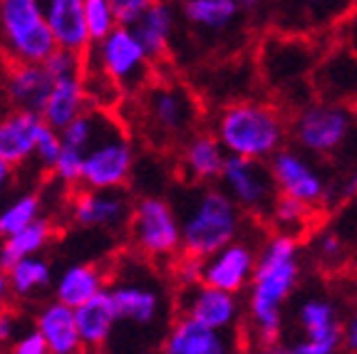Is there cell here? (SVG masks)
I'll list each match as a JSON object with an SVG mask.
<instances>
[{
	"label": "cell",
	"mask_w": 357,
	"mask_h": 354,
	"mask_svg": "<svg viewBox=\"0 0 357 354\" xmlns=\"http://www.w3.org/2000/svg\"><path fill=\"white\" fill-rule=\"evenodd\" d=\"M84 20H87L92 43L109 35L122 22L112 0H84Z\"/></svg>",
	"instance_id": "cell-32"
},
{
	"label": "cell",
	"mask_w": 357,
	"mask_h": 354,
	"mask_svg": "<svg viewBox=\"0 0 357 354\" xmlns=\"http://www.w3.org/2000/svg\"><path fill=\"white\" fill-rule=\"evenodd\" d=\"M40 210H43V201L38 194H22L13 199L6 208L0 210V238H8L28 223L38 221Z\"/></svg>",
	"instance_id": "cell-30"
},
{
	"label": "cell",
	"mask_w": 357,
	"mask_h": 354,
	"mask_svg": "<svg viewBox=\"0 0 357 354\" xmlns=\"http://www.w3.org/2000/svg\"><path fill=\"white\" fill-rule=\"evenodd\" d=\"M45 20L50 25L57 47L75 52H87L92 45L87 20H84V0H43Z\"/></svg>",
	"instance_id": "cell-20"
},
{
	"label": "cell",
	"mask_w": 357,
	"mask_h": 354,
	"mask_svg": "<svg viewBox=\"0 0 357 354\" xmlns=\"http://www.w3.org/2000/svg\"><path fill=\"white\" fill-rule=\"evenodd\" d=\"M271 171H273L275 186H278L280 194L293 196V199L303 201L310 208L325 203L330 188L325 176L320 174V169H315L310 164L305 154L296 149H280L271 156Z\"/></svg>",
	"instance_id": "cell-13"
},
{
	"label": "cell",
	"mask_w": 357,
	"mask_h": 354,
	"mask_svg": "<svg viewBox=\"0 0 357 354\" xmlns=\"http://www.w3.org/2000/svg\"><path fill=\"white\" fill-rule=\"evenodd\" d=\"M52 75L45 70L43 62H17L8 70L6 97L13 109L43 111L47 94L52 89Z\"/></svg>",
	"instance_id": "cell-19"
},
{
	"label": "cell",
	"mask_w": 357,
	"mask_h": 354,
	"mask_svg": "<svg viewBox=\"0 0 357 354\" xmlns=\"http://www.w3.org/2000/svg\"><path fill=\"white\" fill-rule=\"evenodd\" d=\"M52 240V223L47 218L40 216L38 221L28 223L17 233L0 238V253H3V268L13 266V263L30 258V255H40Z\"/></svg>",
	"instance_id": "cell-29"
},
{
	"label": "cell",
	"mask_w": 357,
	"mask_h": 354,
	"mask_svg": "<svg viewBox=\"0 0 357 354\" xmlns=\"http://www.w3.org/2000/svg\"><path fill=\"white\" fill-rule=\"evenodd\" d=\"M258 266V248H253L248 240H231L213 255L204 258V272L201 282L213 288L229 290V293H243L251 285Z\"/></svg>",
	"instance_id": "cell-15"
},
{
	"label": "cell",
	"mask_w": 357,
	"mask_h": 354,
	"mask_svg": "<svg viewBox=\"0 0 357 354\" xmlns=\"http://www.w3.org/2000/svg\"><path fill=\"white\" fill-rule=\"evenodd\" d=\"M134 203L122 188H84L73 199L70 213L79 228L89 231H127Z\"/></svg>",
	"instance_id": "cell-12"
},
{
	"label": "cell",
	"mask_w": 357,
	"mask_h": 354,
	"mask_svg": "<svg viewBox=\"0 0 357 354\" xmlns=\"http://www.w3.org/2000/svg\"><path fill=\"white\" fill-rule=\"evenodd\" d=\"M13 164H8L3 156H0V196H3V191H6L8 186H10V181H13Z\"/></svg>",
	"instance_id": "cell-43"
},
{
	"label": "cell",
	"mask_w": 357,
	"mask_h": 354,
	"mask_svg": "<svg viewBox=\"0 0 357 354\" xmlns=\"http://www.w3.org/2000/svg\"><path fill=\"white\" fill-rule=\"evenodd\" d=\"M82 171H84V151L75 149V146L62 144V151L57 156L55 167H52V176L62 186H82Z\"/></svg>",
	"instance_id": "cell-33"
},
{
	"label": "cell",
	"mask_w": 357,
	"mask_h": 354,
	"mask_svg": "<svg viewBox=\"0 0 357 354\" xmlns=\"http://www.w3.org/2000/svg\"><path fill=\"white\" fill-rule=\"evenodd\" d=\"M201 272H204V258H196V255H186L181 261H176L174 266V275H176L178 285H194L201 282Z\"/></svg>",
	"instance_id": "cell-38"
},
{
	"label": "cell",
	"mask_w": 357,
	"mask_h": 354,
	"mask_svg": "<svg viewBox=\"0 0 357 354\" xmlns=\"http://www.w3.org/2000/svg\"><path fill=\"white\" fill-rule=\"evenodd\" d=\"M89 97L87 87H84V75H75V77H60L52 82V89L47 94V102L43 107V119L57 132L65 129L67 124L77 119L79 114L87 111Z\"/></svg>",
	"instance_id": "cell-25"
},
{
	"label": "cell",
	"mask_w": 357,
	"mask_h": 354,
	"mask_svg": "<svg viewBox=\"0 0 357 354\" xmlns=\"http://www.w3.org/2000/svg\"><path fill=\"white\" fill-rule=\"evenodd\" d=\"M60 151H62L60 132L45 122L43 132H40V137H38V144H35V156H33V159L40 164V169H47V171H52V167H55V161H57V156H60Z\"/></svg>",
	"instance_id": "cell-35"
},
{
	"label": "cell",
	"mask_w": 357,
	"mask_h": 354,
	"mask_svg": "<svg viewBox=\"0 0 357 354\" xmlns=\"http://www.w3.org/2000/svg\"><path fill=\"white\" fill-rule=\"evenodd\" d=\"M35 327L43 332L50 354H77L82 352V337L77 330L75 307H70L62 300H52L40 307L35 317Z\"/></svg>",
	"instance_id": "cell-21"
},
{
	"label": "cell",
	"mask_w": 357,
	"mask_h": 354,
	"mask_svg": "<svg viewBox=\"0 0 357 354\" xmlns=\"http://www.w3.org/2000/svg\"><path fill=\"white\" fill-rule=\"evenodd\" d=\"M107 288V272L100 266H89V263H75L67 266L65 270L57 275L55 285H52V295L70 307H79L87 302L89 298H95L97 293Z\"/></svg>",
	"instance_id": "cell-26"
},
{
	"label": "cell",
	"mask_w": 357,
	"mask_h": 354,
	"mask_svg": "<svg viewBox=\"0 0 357 354\" xmlns=\"http://www.w3.org/2000/svg\"><path fill=\"white\" fill-rule=\"evenodd\" d=\"M350 109H352V114H355V119H357V97H355V102H352Z\"/></svg>",
	"instance_id": "cell-46"
},
{
	"label": "cell",
	"mask_w": 357,
	"mask_h": 354,
	"mask_svg": "<svg viewBox=\"0 0 357 354\" xmlns=\"http://www.w3.org/2000/svg\"><path fill=\"white\" fill-rule=\"evenodd\" d=\"M0 268H3V253H0Z\"/></svg>",
	"instance_id": "cell-47"
},
{
	"label": "cell",
	"mask_w": 357,
	"mask_h": 354,
	"mask_svg": "<svg viewBox=\"0 0 357 354\" xmlns=\"http://www.w3.org/2000/svg\"><path fill=\"white\" fill-rule=\"evenodd\" d=\"M45 127L43 114L25 109H13L6 116H0V156L20 167L35 156V144Z\"/></svg>",
	"instance_id": "cell-18"
},
{
	"label": "cell",
	"mask_w": 357,
	"mask_h": 354,
	"mask_svg": "<svg viewBox=\"0 0 357 354\" xmlns=\"http://www.w3.org/2000/svg\"><path fill=\"white\" fill-rule=\"evenodd\" d=\"M234 342L236 332H223L189 315H178L164 334L162 349L167 354H226L236 349Z\"/></svg>",
	"instance_id": "cell-16"
},
{
	"label": "cell",
	"mask_w": 357,
	"mask_h": 354,
	"mask_svg": "<svg viewBox=\"0 0 357 354\" xmlns=\"http://www.w3.org/2000/svg\"><path fill=\"white\" fill-rule=\"evenodd\" d=\"M114 3V8H117V15L122 22H132L134 17L139 15L142 10H144L146 6H149L151 0H112Z\"/></svg>",
	"instance_id": "cell-40"
},
{
	"label": "cell",
	"mask_w": 357,
	"mask_h": 354,
	"mask_svg": "<svg viewBox=\"0 0 357 354\" xmlns=\"http://www.w3.org/2000/svg\"><path fill=\"white\" fill-rule=\"evenodd\" d=\"M345 347L350 349V352H357V312L345 325Z\"/></svg>",
	"instance_id": "cell-42"
},
{
	"label": "cell",
	"mask_w": 357,
	"mask_h": 354,
	"mask_svg": "<svg viewBox=\"0 0 357 354\" xmlns=\"http://www.w3.org/2000/svg\"><path fill=\"white\" fill-rule=\"evenodd\" d=\"M340 196H342V199H352V196H357V171L352 174V176L347 178L345 183H342Z\"/></svg>",
	"instance_id": "cell-44"
},
{
	"label": "cell",
	"mask_w": 357,
	"mask_h": 354,
	"mask_svg": "<svg viewBox=\"0 0 357 354\" xmlns=\"http://www.w3.org/2000/svg\"><path fill=\"white\" fill-rule=\"evenodd\" d=\"M134 156L132 139L124 134L112 116L105 114L97 132L95 141L84 151V188H124L134 174Z\"/></svg>",
	"instance_id": "cell-7"
},
{
	"label": "cell",
	"mask_w": 357,
	"mask_h": 354,
	"mask_svg": "<svg viewBox=\"0 0 357 354\" xmlns=\"http://www.w3.org/2000/svg\"><path fill=\"white\" fill-rule=\"evenodd\" d=\"M181 253L208 258L231 240L241 238L243 208L223 188H201L178 213Z\"/></svg>",
	"instance_id": "cell-2"
},
{
	"label": "cell",
	"mask_w": 357,
	"mask_h": 354,
	"mask_svg": "<svg viewBox=\"0 0 357 354\" xmlns=\"http://www.w3.org/2000/svg\"><path fill=\"white\" fill-rule=\"evenodd\" d=\"M57 47L43 0H0V50L17 62H45Z\"/></svg>",
	"instance_id": "cell-5"
},
{
	"label": "cell",
	"mask_w": 357,
	"mask_h": 354,
	"mask_svg": "<svg viewBox=\"0 0 357 354\" xmlns=\"http://www.w3.org/2000/svg\"><path fill=\"white\" fill-rule=\"evenodd\" d=\"M315 253H318V261L325 266H337L342 258V240L335 233H323L315 238Z\"/></svg>",
	"instance_id": "cell-37"
},
{
	"label": "cell",
	"mask_w": 357,
	"mask_h": 354,
	"mask_svg": "<svg viewBox=\"0 0 357 354\" xmlns=\"http://www.w3.org/2000/svg\"><path fill=\"white\" fill-rule=\"evenodd\" d=\"M301 277L298 238L275 233L258 250V266L248 285V325L258 347L275 349L283 332V305Z\"/></svg>",
	"instance_id": "cell-1"
},
{
	"label": "cell",
	"mask_w": 357,
	"mask_h": 354,
	"mask_svg": "<svg viewBox=\"0 0 357 354\" xmlns=\"http://www.w3.org/2000/svg\"><path fill=\"white\" fill-rule=\"evenodd\" d=\"M305 3H320V0H305Z\"/></svg>",
	"instance_id": "cell-48"
},
{
	"label": "cell",
	"mask_w": 357,
	"mask_h": 354,
	"mask_svg": "<svg viewBox=\"0 0 357 354\" xmlns=\"http://www.w3.org/2000/svg\"><path fill=\"white\" fill-rule=\"evenodd\" d=\"M261 3H263V0H238V6L245 8V10H251V8L261 6Z\"/></svg>",
	"instance_id": "cell-45"
},
{
	"label": "cell",
	"mask_w": 357,
	"mask_h": 354,
	"mask_svg": "<svg viewBox=\"0 0 357 354\" xmlns=\"http://www.w3.org/2000/svg\"><path fill=\"white\" fill-rule=\"evenodd\" d=\"M10 352H15V354H50V349H47V342H45L43 332H40L38 327H30V330L17 334L15 342L10 344Z\"/></svg>",
	"instance_id": "cell-36"
},
{
	"label": "cell",
	"mask_w": 357,
	"mask_h": 354,
	"mask_svg": "<svg viewBox=\"0 0 357 354\" xmlns=\"http://www.w3.org/2000/svg\"><path fill=\"white\" fill-rule=\"evenodd\" d=\"M15 337H17L15 315L3 310L0 312V352H3V349H10V344L15 342Z\"/></svg>",
	"instance_id": "cell-39"
},
{
	"label": "cell",
	"mask_w": 357,
	"mask_h": 354,
	"mask_svg": "<svg viewBox=\"0 0 357 354\" xmlns=\"http://www.w3.org/2000/svg\"><path fill=\"white\" fill-rule=\"evenodd\" d=\"M45 70L52 75V79L60 77H75V75H84V52L67 50V47H55L50 55L45 57Z\"/></svg>",
	"instance_id": "cell-34"
},
{
	"label": "cell",
	"mask_w": 357,
	"mask_h": 354,
	"mask_svg": "<svg viewBox=\"0 0 357 354\" xmlns=\"http://www.w3.org/2000/svg\"><path fill=\"white\" fill-rule=\"evenodd\" d=\"M229 151L223 149L216 134H191L181 151V169L194 183H208L221 178Z\"/></svg>",
	"instance_id": "cell-22"
},
{
	"label": "cell",
	"mask_w": 357,
	"mask_h": 354,
	"mask_svg": "<svg viewBox=\"0 0 357 354\" xmlns=\"http://www.w3.org/2000/svg\"><path fill=\"white\" fill-rule=\"evenodd\" d=\"M298 320H301L305 339L318 342L325 354L345 347V325L337 320V310L333 307V302L323 298L305 300L298 310Z\"/></svg>",
	"instance_id": "cell-23"
},
{
	"label": "cell",
	"mask_w": 357,
	"mask_h": 354,
	"mask_svg": "<svg viewBox=\"0 0 357 354\" xmlns=\"http://www.w3.org/2000/svg\"><path fill=\"white\" fill-rule=\"evenodd\" d=\"M221 183L223 191L243 208V213L258 218H268L280 194L271 164H263L261 159H248V156L229 154L221 174Z\"/></svg>",
	"instance_id": "cell-9"
},
{
	"label": "cell",
	"mask_w": 357,
	"mask_h": 354,
	"mask_svg": "<svg viewBox=\"0 0 357 354\" xmlns=\"http://www.w3.org/2000/svg\"><path fill=\"white\" fill-rule=\"evenodd\" d=\"M172 3H176V0H172ZM178 3H184V0H178Z\"/></svg>",
	"instance_id": "cell-49"
},
{
	"label": "cell",
	"mask_w": 357,
	"mask_h": 354,
	"mask_svg": "<svg viewBox=\"0 0 357 354\" xmlns=\"http://www.w3.org/2000/svg\"><path fill=\"white\" fill-rule=\"evenodd\" d=\"M119 312V325H129L134 330H154L164 320L162 285H156L142 268H134V275H117L109 288Z\"/></svg>",
	"instance_id": "cell-11"
},
{
	"label": "cell",
	"mask_w": 357,
	"mask_h": 354,
	"mask_svg": "<svg viewBox=\"0 0 357 354\" xmlns=\"http://www.w3.org/2000/svg\"><path fill=\"white\" fill-rule=\"evenodd\" d=\"M213 134L234 156L271 161L285 144V122L278 109L263 102H236L218 114Z\"/></svg>",
	"instance_id": "cell-3"
},
{
	"label": "cell",
	"mask_w": 357,
	"mask_h": 354,
	"mask_svg": "<svg viewBox=\"0 0 357 354\" xmlns=\"http://www.w3.org/2000/svg\"><path fill=\"white\" fill-rule=\"evenodd\" d=\"M310 206L303 203V201L293 199V196H285V194H278L275 199L273 208L268 213V221L273 223L280 233H301L303 228L307 226L310 221Z\"/></svg>",
	"instance_id": "cell-31"
},
{
	"label": "cell",
	"mask_w": 357,
	"mask_h": 354,
	"mask_svg": "<svg viewBox=\"0 0 357 354\" xmlns=\"http://www.w3.org/2000/svg\"><path fill=\"white\" fill-rule=\"evenodd\" d=\"M129 243L146 261H172L181 253V218L167 199L142 196L129 216Z\"/></svg>",
	"instance_id": "cell-6"
},
{
	"label": "cell",
	"mask_w": 357,
	"mask_h": 354,
	"mask_svg": "<svg viewBox=\"0 0 357 354\" xmlns=\"http://www.w3.org/2000/svg\"><path fill=\"white\" fill-rule=\"evenodd\" d=\"M6 272H8V280H10L13 298H20V300H33L38 295L47 293L55 285L52 266L45 261L43 253L13 263V266L6 268Z\"/></svg>",
	"instance_id": "cell-27"
},
{
	"label": "cell",
	"mask_w": 357,
	"mask_h": 354,
	"mask_svg": "<svg viewBox=\"0 0 357 354\" xmlns=\"http://www.w3.org/2000/svg\"><path fill=\"white\" fill-rule=\"evenodd\" d=\"M144 124L156 141H176L196 122V102L178 84H151L142 100Z\"/></svg>",
	"instance_id": "cell-10"
},
{
	"label": "cell",
	"mask_w": 357,
	"mask_h": 354,
	"mask_svg": "<svg viewBox=\"0 0 357 354\" xmlns=\"http://www.w3.org/2000/svg\"><path fill=\"white\" fill-rule=\"evenodd\" d=\"M0 55H3V50H0Z\"/></svg>",
	"instance_id": "cell-50"
},
{
	"label": "cell",
	"mask_w": 357,
	"mask_h": 354,
	"mask_svg": "<svg viewBox=\"0 0 357 354\" xmlns=\"http://www.w3.org/2000/svg\"><path fill=\"white\" fill-rule=\"evenodd\" d=\"M84 60L107 75L124 94H137L149 84L154 62L127 22H119L109 35L89 45Z\"/></svg>",
	"instance_id": "cell-4"
},
{
	"label": "cell",
	"mask_w": 357,
	"mask_h": 354,
	"mask_svg": "<svg viewBox=\"0 0 357 354\" xmlns=\"http://www.w3.org/2000/svg\"><path fill=\"white\" fill-rule=\"evenodd\" d=\"M129 28L144 45V50L151 55V60L164 57L172 43L174 28H176V13H174L172 0H151L149 6L129 22Z\"/></svg>",
	"instance_id": "cell-24"
},
{
	"label": "cell",
	"mask_w": 357,
	"mask_h": 354,
	"mask_svg": "<svg viewBox=\"0 0 357 354\" xmlns=\"http://www.w3.org/2000/svg\"><path fill=\"white\" fill-rule=\"evenodd\" d=\"M10 298H13L10 280H8L6 268H0V312L8 310V302H10Z\"/></svg>",
	"instance_id": "cell-41"
},
{
	"label": "cell",
	"mask_w": 357,
	"mask_h": 354,
	"mask_svg": "<svg viewBox=\"0 0 357 354\" xmlns=\"http://www.w3.org/2000/svg\"><path fill=\"white\" fill-rule=\"evenodd\" d=\"M176 302L181 315L194 317L208 327H216L223 332H236V327H238L241 300L238 295L229 293V290L213 288L206 282L181 285Z\"/></svg>",
	"instance_id": "cell-14"
},
{
	"label": "cell",
	"mask_w": 357,
	"mask_h": 354,
	"mask_svg": "<svg viewBox=\"0 0 357 354\" xmlns=\"http://www.w3.org/2000/svg\"><path fill=\"white\" fill-rule=\"evenodd\" d=\"M238 0H184L181 15L191 28L206 33H223L238 17Z\"/></svg>",
	"instance_id": "cell-28"
},
{
	"label": "cell",
	"mask_w": 357,
	"mask_h": 354,
	"mask_svg": "<svg viewBox=\"0 0 357 354\" xmlns=\"http://www.w3.org/2000/svg\"><path fill=\"white\" fill-rule=\"evenodd\" d=\"M355 124L357 119L350 107L333 102L307 105L293 119V139L305 154L328 159L350 146Z\"/></svg>",
	"instance_id": "cell-8"
},
{
	"label": "cell",
	"mask_w": 357,
	"mask_h": 354,
	"mask_svg": "<svg viewBox=\"0 0 357 354\" xmlns=\"http://www.w3.org/2000/svg\"><path fill=\"white\" fill-rule=\"evenodd\" d=\"M77 330L82 337V352H100L112 342L119 327V312L109 288L89 298L79 307H75Z\"/></svg>",
	"instance_id": "cell-17"
}]
</instances>
